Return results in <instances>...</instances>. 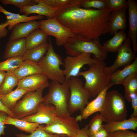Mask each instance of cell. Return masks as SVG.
Segmentation results:
<instances>
[{
    "instance_id": "obj_1",
    "label": "cell",
    "mask_w": 137,
    "mask_h": 137,
    "mask_svg": "<svg viewBox=\"0 0 137 137\" xmlns=\"http://www.w3.org/2000/svg\"><path fill=\"white\" fill-rule=\"evenodd\" d=\"M83 0H73L60 10L56 18L75 35L99 41L102 35L108 33V23L111 11L81 8Z\"/></svg>"
},
{
    "instance_id": "obj_2",
    "label": "cell",
    "mask_w": 137,
    "mask_h": 137,
    "mask_svg": "<svg viewBox=\"0 0 137 137\" xmlns=\"http://www.w3.org/2000/svg\"><path fill=\"white\" fill-rule=\"evenodd\" d=\"M66 53L68 56H75L82 53H88L93 55V58L98 61H104L107 52L98 41L85 39L75 35L68 39L64 45Z\"/></svg>"
},
{
    "instance_id": "obj_3",
    "label": "cell",
    "mask_w": 137,
    "mask_h": 137,
    "mask_svg": "<svg viewBox=\"0 0 137 137\" xmlns=\"http://www.w3.org/2000/svg\"><path fill=\"white\" fill-rule=\"evenodd\" d=\"M127 109L123 96L117 90L106 92L100 114L106 123L126 119Z\"/></svg>"
},
{
    "instance_id": "obj_4",
    "label": "cell",
    "mask_w": 137,
    "mask_h": 137,
    "mask_svg": "<svg viewBox=\"0 0 137 137\" xmlns=\"http://www.w3.org/2000/svg\"><path fill=\"white\" fill-rule=\"evenodd\" d=\"M89 66L88 70L80 71L78 77L81 76L84 77L85 80L84 88L91 97H94L107 86L109 77L104 72V68L106 66L104 61H98Z\"/></svg>"
},
{
    "instance_id": "obj_5",
    "label": "cell",
    "mask_w": 137,
    "mask_h": 137,
    "mask_svg": "<svg viewBox=\"0 0 137 137\" xmlns=\"http://www.w3.org/2000/svg\"><path fill=\"white\" fill-rule=\"evenodd\" d=\"M49 46L46 54L38 63L42 70V73L51 81L63 84L65 81L63 70L60 68L64 65L62 58L54 50L50 37Z\"/></svg>"
},
{
    "instance_id": "obj_6",
    "label": "cell",
    "mask_w": 137,
    "mask_h": 137,
    "mask_svg": "<svg viewBox=\"0 0 137 137\" xmlns=\"http://www.w3.org/2000/svg\"><path fill=\"white\" fill-rule=\"evenodd\" d=\"M66 82L70 92L68 113L71 115L77 111L81 112L91 98L90 94L84 88L82 80L78 77H71Z\"/></svg>"
},
{
    "instance_id": "obj_7",
    "label": "cell",
    "mask_w": 137,
    "mask_h": 137,
    "mask_svg": "<svg viewBox=\"0 0 137 137\" xmlns=\"http://www.w3.org/2000/svg\"><path fill=\"white\" fill-rule=\"evenodd\" d=\"M47 94L44 97L45 105L52 104L60 113L69 114L68 105L70 97L69 88L66 82L63 84L51 81Z\"/></svg>"
},
{
    "instance_id": "obj_8",
    "label": "cell",
    "mask_w": 137,
    "mask_h": 137,
    "mask_svg": "<svg viewBox=\"0 0 137 137\" xmlns=\"http://www.w3.org/2000/svg\"><path fill=\"white\" fill-rule=\"evenodd\" d=\"M44 89L36 91H28L18 101L11 111L14 118L21 119L35 114L39 104L45 100L42 95Z\"/></svg>"
},
{
    "instance_id": "obj_9",
    "label": "cell",
    "mask_w": 137,
    "mask_h": 137,
    "mask_svg": "<svg viewBox=\"0 0 137 137\" xmlns=\"http://www.w3.org/2000/svg\"><path fill=\"white\" fill-rule=\"evenodd\" d=\"M78 122L76 118L71 116L69 114L58 112L53 122L43 126V128L49 134L74 137L80 130Z\"/></svg>"
},
{
    "instance_id": "obj_10",
    "label": "cell",
    "mask_w": 137,
    "mask_h": 137,
    "mask_svg": "<svg viewBox=\"0 0 137 137\" xmlns=\"http://www.w3.org/2000/svg\"><path fill=\"white\" fill-rule=\"evenodd\" d=\"M39 21V28L48 36L55 37L56 44L58 46H64L69 38L75 36L67 28L60 23L56 17Z\"/></svg>"
},
{
    "instance_id": "obj_11",
    "label": "cell",
    "mask_w": 137,
    "mask_h": 137,
    "mask_svg": "<svg viewBox=\"0 0 137 137\" xmlns=\"http://www.w3.org/2000/svg\"><path fill=\"white\" fill-rule=\"evenodd\" d=\"M91 54L81 53L75 56H67L63 60L65 81L71 77H78L80 69L85 65L89 66L98 61L91 57Z\"/></svg>"
},
{
    "instance_id": "obj_12",
    "label": "cell",
    "mask_w": 137,
    "mask_h": 137,
    "mask_svg": "<svg viewBox=\"0 0 137 137\" xmlns=\"http://www.w3.org/2000/svg\"><path fill=\"white\" fill-rule=\"evenodd\" d=\"M131 38L128 36L118 51L116 59L111 66H106L104 72L109 76L121 67H125L131 64L137 57L136 54L132 50Z\"/></svg>"
},
{
    "instance_id": "obj_13",
    "label": "cell",
    "mask_w": 137,
    "mask_h": 137,
    "mask_svg": "<svg viewBox=\"0 0 137 137\" xmlns=\"http://www.w3.org/2000/svg\"><path fill=\"white\" fill-rule=\"evenodd\" d=\"M50 105L41 102L39 104L35 114L20 119L39 124L49 125L53 122L58 113L55 107Z\"/></svg>"
},
{
    "instance_id": "obj_14",
    "label": "cell",
    "mask_w": 137,
    "mask_h": 137,
    "mask_svg": "<svg viewBox=\"0 0 137 137\" xmlns=\"http://www.w3.org/2000/svg\"><path fill=\"white\" fill-rule=\"evenodd\" d=\"M47 77L42 73L32 74L19 80L17 88L27 91H36L48 87Z\"/></svg>"
},
{
    "instance_id": "obj_15",
    "label": "cell",
    "mask_w": 137,
    "mask_h": 137,
    "mask_svg": "<svg viewBox=\"0 0 137 137\" xmlns=\"http://www.w3.org/2000/svg\"><path fill=\"white\" fill-rule=\"evenodd\" d=\"M64 7L53 8L45 4L42 0H38L37 4L24 6L20 8V10L21 13H24L27 16L31 14L35 13L45 16L47 19H50L55 17L58 12Z\"/></svg>"
},
{
    "instance_id": "obj_16",
    "label": "cell",
    "mask_w": 137,
    "mask_h": 137,
    "mask_svg": "<svg viewBox=\"0 0 137 137\" xmlns=\"http://www.w3.org/2000/svg\"><path fill=\"white\" fill-rule=\"evenodd\" d=\"M129 30L128 36L131 39L133 52H137V2L134 0H128Z\"/></svg>"
},
{
    "instance_id": "obj_17",
    "label": "cell",
    "mask_w": 137,
    "mask_h": 137,
    "mask_svg": "<svg viewBox=\"0 0 137 137\" xmlns=\"http://www.w3.org/2000/svg\"><path fill=\"white\" fill-rule=\"evenodd\" d=\"M123 9L111 12L108 23V33L114 35L120 30L125 31L127 27L126 11Z\"/></svg>"
},
{
    "instance_id": "obj_18",
    "label": "cell",
    "mask_w": 137,
    "mask_h": 137,
    "mask_svg": "<svg viewBox=\"0 0 137 137\" xmlns=\"http://www.w3.org/2000/svg\"><path fill=\"white\" fill-rule=\"evenodd\" d=\"M109 88L107 86L90 102H88L81 112L77 120L85 119L94 113L100 112L104 102L105 95Z\"/></svg>"
},
{
    "instance_id": "obj_19",
    "label": "cell",
    "mask_w": 137,
    "mask_h": 137,
    "mask_svg": "<svg viewBox=\"0 0 137 137\" xmlns=\"http://www.w3.org/2000/svg\"><path fill=\"white\" fill-rule=\"evenodd\" d=\"M40 25L39 21L35 20L17 24L13 27L9 40L26 38L33 31L39 28Z\"/></svg>"
},
{
    "instance_id": "obj_20",
    "label": "cell",
    "mask_w": 137,
    "mask_h": 137,
    "mask_svg": "<svg viewBox=\"0 0 137 137\" xmlns=\"http://www.w3.org/2000/svg\"><path fill=\"white\" fill-rule=\"evenodd\" d=\"M137 72V57L130 64L120 70H117L109 76L107 86L110 88L112 86L118 84L122 85L124 79L131 74Z\"/></svg>"
},
{
    "instance_id": "obj_21",
    "label": "cell",
    "mask_w": 137,
    "mask_h": 137,
    "mask_svg": "<svg viewBox=\"0 0 137 137\" xmlns=\"http://www.w3.org/2000/svg\"><path fill=\"white\" fill-rule=\"evenodd\" d=\"M26 50L25 38L9 40L6 44L3 57L7 59L23 56Z\"/></svg>"
},
{
    "instance_id": "obj_22",
    "label": "cell",
    "mask_w": 137,
    "mask_h": 137,
    "mask_svg": "<svg viewBox=\"0 0 137 137\" xmlns=\"http://www.w3.org/2000/svg\"><path fill=\"white\" fill-rule=\"evenodd\" d=\"M103 126L109 133L129 129L136 131L137 128V116L121 121L106 123L103 124Z\"/></svg>"
},
{
    "instance_id": "obj_23",
    "label": "cell",
    "mask_w": 137,
    "mask_h": 137,
    "mask_svg": "<svg viewBox=\"0 0 137 137\" xmlns=\"http://www.w3.org/2000/svg\"><path fill=\"white\" fill-rule=\"evenodd\" d=\"M12 72L19 80L32 74L42 73V70L38 63L25 60L19 67Z\"/></svg>"
},
{
    "instance_id": "obj_24",
    "label": "cell",
    "mask_w": 137,
    "mask_h": 137,
    "mask_svg": "<svg viewBox=\"0 0 137 137\" xmlns=\"http://www.w3.org/2000/svg\"><path fill=\"white\" fill-rule=\"evenodd\" d=\"M0 12L3 13L6 16L7 20L9 23L8 27V30H9L12 29L13 27L19 23L41 19L44 18L43 16L39 15L28 16L25 15L12 13L6 10L1 5Z\"/></svg>"
},
{
    "instance_id": "obj_25",
    "label": "cell",
    "mask_w": 137,
    "mask_h": 137,
    "mask_svg": "<svg viewBox=\"0 0 137 137\" xmlns=\"http://www.w3.org/2000/svg\"><path fill=\"white\" fill-rule=\"evenodd\" d=\"M49 46L47 41L36 47L26 50L22 56L24 61L28 60L38 63L46 54Z\"/></svg>"
},
{
    "instance_id": "obj_26",
    "label": "cell",
    "mask_w": 137,
    "mask_h": 137,
    "mask_svg": "<svg viewBox=\"0 0 137 137\" xmlns=\"http://www.w3.org/2000/svg\"><path fill=\"white\" fill-rule=\"evenodd\" d=\"M127 38V35L125 31L120 30L105 42L102 45L107 52H117Z\"/></svg>"
},
{
    "instance_id": "obj_27",
    "label": "cell",
    "mask_w": 137,
    "mask_h": 137,
    "mask_svg": "<svg viewBox=\"0 0 137 137\" xmlns=\"http://www.w3.org/2000/svg\"><path fill=\"white\" fill-rule=\"evenodd\" d=\"M4 124L13 125L20 130L30 134L33 133L40 125L37 123L13 118L9 115L7 116L5 121Z\"/></svg>"
},
{
    "instance_id": "obj_28",
    "label": "cell",
    "mask_w": 137,
    "mask_h": 137,
    "mask_svg": "<svg viewBox=\"0 0 137 137\" xmlns=\"http://www.w3.org/2000/svg\"><path fill=\"white\" fill-rule=\"evenodd\" d=\"M48 38L46 34L40 28L34 30L25 38L26 50L39 46L47 41Z\"/></svg>"
},
{
    "instance_id": "obj_29",
    "label": "cell",
    "mask_w": 137,
    "mask_h": 137,
    "mask_svg": "<svg viewBox=\"0 0 137 137\" xmlns=\"http://www.w3.org/2000/svg\"><path fill=\"white\" fill-rule=\"evenodd\" d=\"M27 92L16 88L7 94L1 95V102L6 107L11 111L15 106L18 101Z\"/></svg>"
},
{
    "instance_id": "obj_30",
    "label": "cell",
    "mask_w": 137,
    "mask_h": 137,
    "mask_svg": "<svg viewBox=\"0 0 137 137\" xmlns=\"http://www.w3.org/2000/svg\"><path fill=\"white\" fill-rule=\"evenodd\" d=\"M122 85L125 89V98L129 102H131L130 96L137 92V72L134 73L126 77Z\"/></svg>"
},
{
    "instance_id": "obj_31",
    "label": "cell",
    "mask_w": 137,
    "mask_h": 137,
    "mask_svg": "<svg viewBox=\"0 0 137 137\" xmlns=\"http://www.w3.org/2000/svg\"><path fill=\"white\" fill-rule=\"evenodd\" d=\"M19 81L13 72L5 73L4 80L0 86V94H6L12 91L14 87L17 86Z\"/></svg>"
},
{
    "instance_id": "obj_32",
    "label": "cell",
    "mask_w": 137,
    "mask_h": 137,
    "mask_svg": "<svg viewBox=\"0 0 137 137\" xmlns=\"http://www.w3.org/2000/svg\"><path fill=\"white\" fill-rule=\"evenodd\" d=\"M24 61L22 56H18L7 59L0 62V70L11 72L16 69Z\"/></svg>"
},
{
    "instance_id": "obj_33",
    "label": "cell",
    "mask_w": 137,
    "mask_h": 137,
    "mask_svg": "<svg viewBox=\"0 0 137 137\" xmlns=\"http://www.w3.org/2000/svg\"><path fill=\"white\" fill-rule=\"evenodd\" d=\"M104 122V119L100 114H97L92 118L88 125L89 136L97 132L103 127L102 123Z\"/></svg>"
},
{
    "instance_id": "obj_34",
    "label": "cell",
    "mask_w": 137,
    "mask_h": 137,
    "mask_svg": "<svg viewBox=\"0 0 137 137\" xmlns=\"http://www.w3.org/2000/svg\"><path fill=\"white\" fill-rule=\"evenodd\" d=\"M43 126L39 125L33 133L29 135L17 134H15L16 137H64L65 136L63 135L49 134L44 130Z\"/></svg>"
},
{
    "instance_id": "obj_35",
    "label": "cell",
    "mask_w": 137,
    "mask_h": 137,
    "mask_svg": "<svg viewBox=\"0 0 137 137\" xmlns=\"http://www.w3.org/2000/svg\"><path fill=\"white\" fill-rule=\"evenodd\" d=\"M80 6L85 9H102L107 8L105 0H83Z\"/></svg>"
},
{
    "instance_id": "obj_36",
    "label": "cell",
    "mask_w": 137,
    "mask_h": 137,
    "mask_svg": "<svg viewBox=\"0 0 137 137\" xmlns=\"http://www.w3.org/2000/svg\"><path fill=\"white\" fill-rule=\"evenodd\" d=\"M107 8L111 12L128 8L127 1L126 0H105Z\"/></svg>"
},
{
    "instance_id": "obj_37",
    "label": "cell",
    "mask_w": 137,
    "mask_h": 137,
    "mask_svg": "<svg viewBox=\"0 0 137 137\" xmlns=\"http://www.w3.org/2000/svg\"><path fill=\"white\" fill-rule=\"evenodd\" d=\"M0 2L5 5L12 4L20 8L26 6L36 5L38 3V0H0Z\"/></svg>"
},
{
    "instance_id": "obj_38",
    "label": "cell",
    "mask_w": 137,
    "mask_h": 137,
    "mask_svg": "<svg viewBox=\"0 0 137 137\" xmlns=\"http://www.w3.org/2000/svg\"><path fill=\"white\" fill-rule=\"evenodd\" d=\"M45 4L54 8H61L70 4L73 0H42Z\"/></svg>"
},
{
    "instance_id": "obj_39",
    "label": "cell",
    "mask_w": 137,
    "mask_h": 137,
    "mask_svg": "<svg viewBox=\"0 0 137 137\" xmlns=\"http://www.w3.org/2000/svg\"><path fill=\"white\" fill-rule=\"evenodd\" d=\"M109 137H137V133L126 130L109 133Z\"/></svg>"
},
{
    "instance_id": "obj_40",
    "label": "cell",
    "mask_w": 137,
    "mask_h": 137,
    "mask_svg": "<svg viewBox=\"0 0 137 137\" xmlns=\"http://www.w3.org/2000/svg\"><path fill=\"white\" fill-rule=\"evenodd\" d=\"M131 102L133 109V113L130 118L137 116V92L132 94L130 96Z\"/></svg>"
},
{
    "instance_id": "obj_41",
    "label": "cell",
    "mask_w": 137,
    "mask_h": 137,
    "mask_svg": "<svg viewBox=\"0 0 137 137\" xmlns=\"http://www.w3.org/2000/svg\"><path fill=\"white\" fill-rule=\"evenodd\" d=\"M8 115L5 112L0 111V137L1 135H4V130L6 127L5 126L4 122Z\"/></svg>"
},
{
    "instance_id": "obj_42",
    "label": "cell",
    "mask_w": 137,
    "mask_h": 137,
    "mask_svg": "<svg viewBox=\"0 0 137 137\" xmlns=\"http://www.w3.org/2000/svg\"><path fill=\"white\" fill-rule=\"evenodd\" d=\"M9 23L7 20L0 24V39L6 37L8 33V29L6 27L8 26Z\"/></svg>"
},
{
    "instance_id": "obj_43",
    "label": "cell",
    "mask_w": 137,
    "mask_h": 137,
    "mask_svg": "<svg viewBox=\"0 0 137 137\" xmlns=\"http://www.w3.org/2000/svg\"><path fill=\"white\" fill-rule=\"evenodd\" d=\"M89 137H109V133L103 127L97 132Z\"/></svg>"
},
{
    "instance_id": "obj_44",
    "label": "cell",
    "mask_w": 137,
    "mask_h": 137,
    "mask_svg": "<svg viewBox=\"0 0 137 137\" xmlns=\"http://www.w3.org/2000/svg\"><path fill=\"white\" fill-rule=\"evenodd\" d=\"M88 125H87L79 132L74 137H89L88 132Z\"/></svg>"
},
{
    "instance_id": "obj_45",
    "label": "cell",
    "mask_w": 137,
    "mask_h": 137,
    "mask_svg": "<svg viewBox=\"0 0 137 137\" xmlns=\"http://www.w3.org/2000/svg\"><path fill=\"white\" fill-rule=\"evenodd\" d=\"M1 95L0 94V111H3L11 117L14 118V115L12 112L6 107L2 103L1 101Z\"/></svg>"
},
{
    "instance_id": "obj_46",
    "label": "cell",
    "mask_w": 137,
    "mask_h": 137,
    "mask_svg": "<svg viewBox=\"0 0 137 137\" xmlns=\"http://www.w3.org/2000/svg\"><path fill=\"white\" fill-rule=\"evenodd\" d=\"M5 74V71L0 70V86L4 80Z\"/></svg>"
},
{
    "instance_id": "obj_47",
    "label": "cell",
    "mask_w": 137,
    "mask_h": 137,
    "mask_svg": "<svg viewBox=\"0 0 137 137\" xmlns=\"http://www.w3.org/2000/svg\"><path fill=\"white\" fill-rule=\"evenodd\" d=\"M64 137H70V136H65Z\"/></svg>"
}]
</instances>
